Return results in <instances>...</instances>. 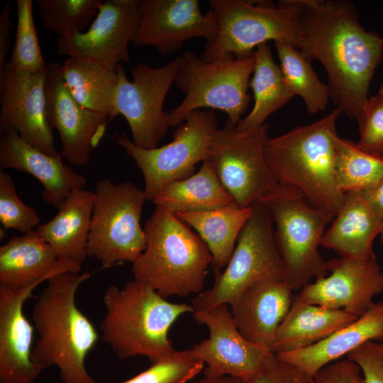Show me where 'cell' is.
<instances>
[{
	"label": "cell",
	"instance_id": "44",
	"mask_svg": "<svg viewBox=\"0 0 383 383\" xmlns=\"http://www.w3.org/2000/svg\"><path fill=\"white\" fill-rule=\"evenodd\" d=\"M194 383H245L241 379L231 376L209 377L197 379Z\"/></svg>",
	"mask_w": 383,
	"mask_h": 383
},
{
	"label": "cell",
	"instance_id": "36",
	"mask_svg": "<svg viewBox=\"0 0 383 383\" xmlns=\"http://www.w3.org/2000/svg\"><path fill=\"white\" fill-rule=\"evenodd\" d=\"M204 367V363L187 349L152 363L136 376L121 383H187Z\"/></svg>",
	"mask_w": 383,
	"mask_h": 383
},
{
	"label": "cell",
	"instance_id": "40",
	"mask_svg": "<svg viewBox=\"0 0 383 383\" xmlns=\"http://www.w3.org/2000/svg\"><path fill=\"white\" fill-rule=\"evenodd\" d=\"M309 376L294 365L273 354L261 371L248 383H312Z\"/></svg>",
	"mask_w": 383,
	"mask_h": 383
},
{
	"label": "cell",
	"instance_id": "31",
	"mask_svg": "<svg viewBox=\"0 0 383 383\" xmlns=\"http://www.w3.org/2000/svg\"><path fill=\"white\" fill-rule=\"evenodd\" d=\"M254 57L255 67L249 82L254 105L250 113L235 127L238 131H247L262 126L270 115L294 96L280 67L274 61L267 43L257 47Z\"/></svg>",
	"mask_w": 383,
	"mask_h": 383
},
{
	"label": "cell",
	"instance_id": "3",
	"mask_svg": "<svg viewBox=\"0 0 383 383\" xmlns=\"http://www.w3.org/2000/svg\"><path fill=\"white\" fill-rule=\"evenodd\" d=\"M335 108L320 120L268 138L265 155L277 182L301 194L313 206L333 216L345 199L335 177Z\"/></svg>",
	"mask_w": 383,
	"mask_h": 383
},
{
	"label": "cell",
	"instance_id": "43",
	"mask_svg": "<svg viewBox=\"0 0 383 383\" xmlns=\"http://www.w3.org/2000/svg\"><path fill=\"white\" fill-rule=\"evenodd\" d=\"M361 192L372 209L383 219V177L373 186Z\"/></svg>",
	"mask_w": 383,
	"mask_h": 383
},
{
	"label": "cell",
	"instance_id": "46",
	"mask_svg": "<svg viewBox=\"0 0 383 383\" xmlns=\"http://www.w3.org/2000/svg\"><path fill=\"white\" fill-rule=\"evenodd\" d=\"M379 235H380V238H381V241L383 243V226H382V231H381V233H380Z\"/></svg>",
	"mask_w": 383,
	"mask_h": 383
},
{
	"label": "cell",
	"instance_id": "23",
	"mask_svg": "<svg viewBox=\"0 0 383 383\" xmlns=\"http://www.w3.org/2000/svg\"><path fill=\"white\" fill-rule=\"evenodd\" d=\"M82 265L59 259L35 231L12 237L0 247V285L22 288L60 273H79Z\"/></svg>",
	"mask_w": 383,
	"mask_h": 383
},
{
	"label": "cell",
	"instance_id": "32",
	"mask_svg": "<svg viewBox=\"0 0 383 383\" xmlns=\"http://www.w3.org/2000/svg\"><path fill=\"white\" fill-rule=\"evenodd\" d=\"M280 69L292 93L300 96L310 113L326 109L330 96L328 85L319 79L311 60L295 46L275 42Z\"/></svg>",
	"mask_w": 383,
	"mask_h": 383
},
{
	"label": "cell",
	"instance_id": "28",
	"mask_svg": "<svg viewBox=\"0 0 383 383\" xmlns=\"http://www.w3.org/2000/svg\"><path fill=\"white\" fill-rule=\"evenodd\" d=\"M252 213V206L240 207L235 202L206 211L181 212L175 216L194 228L212 255L215 275L227 265L243 227Z\"/></svg>",
	"mask_w": 383,
	"mask_h": 383
},
{
	"label": "cell",
	"instance_id": "14",
	"mask_svg": "<svg viewBox=\"0 0 383 383\" xmlns=\"http://www.w3.org/2000/svg\"><path fill=\"white\" fill-rule=\"evenodd\" d=\"M141 17L140 0H106L87 31L60 36L57 52L69 57L87 59L116 71L121 62L131 65L128 45Z\"/></svg>",
	"mask_w": 383,
	"mask_h": 383
},
{
	"label": "cell",
	"instance_id": "30",
	"mask_svg": "<svg viewBox=\"0 0 383 383\" xmlns=\"http://www.w3.org/2000/svg\"><path fill=\"white\" fill-rule=\"evenodd\" d=\"M65 83L73 97L84 108L108 116H117L115 96L118 76L97 62L69 57L61 65Z\"/></svg>",
	"mask_w": 383,
	"mask_h": 383
},
{
	"label": "cell",
	"instance_id": "22",
	"mask_svg": "<svg viewBox=\"0 0 383 383\" xmlns=\"http://www.w3.org/2000/svg\"><path fill=\"white\" fill-rule=\"evenodd\" d=\"M0 170L11 168L33 175L43 185L41 196L58 209L75 189L84 187L86 178L62 160L23 140L14 131L0 133Z\"/></svg>",
	"mask_w": 383,
	"mask_h": 383
},
{
	"label": "cell",
	"instance_id": "16",
	"mask_svg": "<svg viewBox=\"0 0 383 383\" xmlns=\"http://www.w3.org/2000/svg\"><path fill=\"white\" fill-rule=\"evenodd\" d=\"M45 72L26 73L6 61L0 71V133L16 131L30 145L52 155V128L46 118Z\"/></svg>",
	"mask_w": 383,
	"mask_h": 383
},
{
	"label": "cell",
	"instance_id": "1",
	"mask_svg": "<svg viewBox=\"0 0 383 383\" xmlns=\"http://www.w3.org/2000/svg\"><path fill=\"white\" fill-rule=\"evenodd\" d=\"M297 48L318 60L328 76L330 99L357 120L368 99L374 70L383 58V36L366 30L354 5L341 0H297Z\"/></svg>",
	"mask_w": 383,
	"mask_h": 383
},
{
	"label": "cell",
	"instance_id": "38",
	"mask_svg": "<svg viewBox=\"0 0 383 383\" xmlns=\"http://www.w3.org/2000/svg\"><path fill=\"white\" fill-rule=\"evenodd\" d=\"M360 139L357 146L372 155L383 156V99L378 94L366 101L357 120Z\"/></svg>",
	"mask_w": 383,
	"mask_h": 383
},
{
	"label": "cell",
	"instance_id": "4",
	"mask_svg": "<svg viewBox=\"0 0 383 383\" xmlns=\"http://www.w3.org/2000/svg\"><path fill=\"white\" fill-rule=\"evenodd\" d=\"M103 302L102 340L121 360L144 356L152 362L174 352L169 331L179 317L193 313L192 304L170 302L148 285L133 279L122 288L111 285Z\"/></svg>",
	"mask_w": 383,
	"mask_h": 383
},
{
	"label": "cell",
	"instance_id": "34",
	"mask_svg": "<svg viewBox=\"0 0 383 383\" xmlns=\"http://www.w3.org/2000/svg\"><path fill=\"white\" fill-rule=\"evenodd\" d=\"M102 0H37L44 26L60 36L83 30L96 16Z\"/></svg>",
	"mask_w": 383,
	"mask_h": 383
},
{
	"label": "cell",
	"instance_id": "39",
	"mask_svg": "<svg viewBox=\"0 0 383 383\" xmlns=\"http://www.w3.org/2000/svg\"><path fill=\"white\" fill-rule=\"evenodd\" d=\"M360 368L362 383H383V342L369 341L347 355Z\"/></svg>",
	"mask_w": 383,
	"mask_h": 383
},
{
	"label": "cell",
	"instance_id": "15",
	"mask_svg": "<svg viewBox=\"0 0 383 383\" xmlns=\"http://www.w3.org/2000/svg\"><path fill=\"white\" fill-rule=\"evenodd\" d=\"M228 306L221 304L192 313L197 323L208 328L209 336L187 350L206 365L204 376H231L248 383L274 353L240 334Z\"/></svg>",
	"mask_w": 383,
	"mask_h": 383
},
{
	"label": "cell",
	"instance_id": "20",
	"mask_svg": "<svg viewBox=\"0 0 383 383\" xmlns=\"http://www.w3.org/2000/svg\"><path fill=\"white\" fill-rule=\"evenodd\" d=\"M40 284L0 285V383H33L43 370L31 360L35 328L23 311Z\"/></svg>",
	"mask_w": 383,
	"mask_h": 383
},
{
	"label": "cell",
	"instance_id": "25",
	"mask_svg": "<svg viewBox=\"0 0 383 383\" xmlns=\"http://www.w3.org/2000/svg\"><path fill=\"white\" fill-rule=\"evenodd\" d=\"M382 226L383 219L372 209L362 192H348L345 193L343 204L325 232L321 245L335 251L340 257L376 258L372 244Z\"/></svg>",
	"mask_w": 383,
	"mask_h": 383
},
{
	"label": "cell",
	"instance_id": "45",
	"mask_svg": "<svg viewBox=\"0 0 383 383\" xmlns=\"http://www.w3.org/2000/svg\"><path fill=\"white\" fill-rule=\"evenodd\" d=\"M377 94L383 99V84L381 86Z\"/></svg>",
	"mask_w": 383,
	"mask_h": 383
},
{
	"label": "cell",
	"instance_id": "17",
	"mask_svg": "<svg viewBox=\"0 0 383 383\" xmlns=\"http://www.w3.org/2000/svg\"><path fill=\"white\" fill-rule=\"evenodd\" d=\"M45 89L47 121L60 137L62 157L74 165H87L111 119L84 108L73 97L57 62L47 65Z\"/></svg>",
	"mask_w": 383,
	"mask_h": 383
},
{
	"label": "cell",
	"instance_id": "26",
	"mask_svg": "<svg viewBox=\"0 0 383 383\" xmlns=\"http://www.w3.org/2000/svg\"><path fill=\"white\" fill-rule=\"evenodd\" d=\"M94 199V191L84 188L74 190L57 214L35 228L59 259L72 260L81 265L84 262Z\"/></svg>",
	"mask_w": 383,
	"mask_h": 383
},
{
	"label": "cell",
	"instance_id": "33",
	"mask_svg": "<svg viewBox=\"0 0 383 383\" xmlns=\"http://www.w3.org/2000/svg\"><path fill=\"white\" fill-rule=\"evenodd\" d=\"M335 171L338 185L344 194L362 191L383 177V158L361 150L353 141L338 136Z\"/></svg>",
	"mask_w": 383,
	"mask_h": 383
},
{
	"label": "cell",
	"instance_id": "27",
	"mask_svg": "<svg viewBox=\"0 0 383 383\" xmlns=\"http://www.w3.org/2000/svg\"><path fill=\"white\" fill-rule=\"evenodd\" d=\"M358 317L342 309L294 299L277 331L273 353L295 351L325 339Z\"/></svg>",
	"mask_w": 383,
	"mask_h": 383
},
{
	"label": "cell",
	"instance_id": "5",
	"mask_svg": "<svg viewBox=\"0 0 383 383\" xmlns=\"http://www.w3.org/2000/svg\"><path fill=\"white\" fill-rule=\"evenodd\" d=\"M146 246L132 264L134 279L164 298L199 294L212 255L204 241L174 213L160 206L147 221Z\"/></svg>",
	"mask_w": 383,
	"mask_h": 383
},
{
	"label": "cell",
	"instance_id": "11",
	"mask_svg": "<svg viewBox=\"0 0 383 383\" xmlns=\"http://www.w3.org/2000/svg\"><path fill=\"white\" fill-rule=\"evenodd\" d=\"M268 126L238 131L228 118L209 143V160L223 186L240 207H249L281 192L267 162Z\"/></svg>",
	"mask_w": 383,
	"mask_h": 383
},
{
	"label": "cell",
	"instance_id": "6",
	"mask_svg": "<svg viewBox=\"0 0 383 383\" xmlns=\"http://www.w3.org/2000/svg\"><path fill=\"white\" fill-rule=\"evenodd\" d=\"M244 0H211L218 29L206 41L201 59L212 62L245 58L254 55L257 46L269 40L284 42L298 47L300 31L297 0L255 5Z\"/></svg>",
	"mask_w": 383,
	"mask_h": 383
},
{
	"label": "cell",
	"instance_id": "7",
	"mask_svg": "<svg viewBox=\"0 0 383 383\" xmlns=\"http://www.w3.org/2000/svg\"><path fill=\"white\" fill-rule=\"evenodd\" d=\"M174 83L185 94L182 102L168 113L170 127L179 126L193 111L218 109L236 126L250 101L248 93L255 67V57L207 62L193 52L185 51Z\"/></svg>",
	"mask_w": 383,
	"mask_h": 383
},
{
	"label": "cell",
	"instance_id": "12",
	"mask_svg": "<svg viewBox=\"0 0 383 383\" xmlns=\"http://www.w3.org/2000/svg\"><path fill=\"white\" fill-rule=\"evenodd\" d=\"M216 128L214 111L198 109L177 126L172 140L161 147H138L124 133L111 138L135 162L143 176L146 201L152 202L167 185L190 177L197 163L209 160L210 140Z\"/></svg>",
	"mask_w": 383,
	"mask_h": 383
},
{
	"label": "cell",
	"instance_id": "41",
	"mask_svg": "<svg viewBox=\"0 0 383 383\" xmlns=\"http://www.w3.org/2000/svg\"><path fill=\"white\" fill-rule=\"evenodd\" d=\"M312 383H362V375L360 367L347 358L324 367L313 377Z\"/></svg>",
	"mask_w": 383,
	"mask_h": 383
},
{
	"label": "cell",
	"instance_id": "9",
	"mask_svg": "<svg viewBox=\"0 0 383 383\" xmlns=\"http://www.w3.org/2000/svg\"><path fill=\"white\" fill-rule=\"evenodd\" d=\"M94 194L87 257H95L104 268L123 262L133 264L146 246L140 226L146 201L143 190L131 182L102 179L96 184Z\"/></svg>",
	"mask_w": 383,
	"mask_h": 383
},
{
	"label": "cell",
	"instance_id": "24",
	"mask_svg": "<svg viewBox=\"0 0 383 383\" xmlns=\"http://www.w3.org/2000/svg\"><path fill=\"white\" fill-rule=\"evenodd\" d=\"M369 341L383 342V301L374 303L362 316L321 341L276 355L313 377L326 365Z\"/></svg>",
	"mask_w": 383,
	"mask_h": 383
},
{
	"label": "cell",
	"instance_id": "47",
	"mask_svg": "<svg viewBox=\"0 0 383 383\" xmlns=\"http://www.w3.org/2000/svg\"><path fill=\"white\" fill-rule=\"evenodd\" d=\"M382 157L383 158V156Z\"/></svg>",
	"mask_w": 383,
	"mask_h": 383
},
{
	"label": "cell",
	"instance_id": "29",
	"mask_svg": "<svg viewBox=\"0 0 383 383\" xmlns=\"http://www.w3.org/2000/svg\"><path fill=\"white\" fill-rule=\"evenodd\" d=\"M152 202L174 213L210 211L235 203L210 160L203 162L190 177L167 185Z\"/></svg>",
	"mask_w": 383,
	"mask_h": 383
},
{
	"label": "cell",
	"instance_id": "35",
	"mask_svg": "<svg viewBox=\"0 0 383 383\" xmlns=\"http://www.w3.org/2000/svg\"><path fill=\"white\" fill-rule=\"evenodd\" d=\"M17 26L11 64L26 73L46 71L35 27L32 0H16Z\"/></svg>",
	"mask_w": 383,
	"mask_h": 383
},
{
	"label": "cell",
	"instance_id": "13",
	"mask_svg": "<svg viewBox=\"0 0 383 383\" xmlns=\"http://www.w3.org/2000/svg\"><path fill=\"white\" fill-rule=\"evenodd\" d=\"M182 61L179 57L158 68L139 63L132 68V81L128 79L123 65L117 66L116 112L127 121L137 146L155 148L165 135L170 126L164 101Z\"/></svg>",
	"mask_w": 383,
	"mask_h": 383
},
{
	"label": "cell",
	"instance_id": "2",
	"mask_svg": "<svg viewBox=\"0 0 383 383\" xmlns=\"http://www.w3.org/2000/svg\"><path fill=\"white\" fill-rule=\"evenodd\" d=\"M91 276L90 272H65L50 277L33 309L38 338L31 360L43 370L55 366L62 383H98L85 366L98 333L75 300L79 287Z\"/></svg>",
	"mask_w": 383,
	"mask_h": 383
},
{
	"label": "cell",
	"instance_id": "19",
	"mask_svg": "<svg viewBox=\"0 0 383 383\" xmlns=\"http://www.w3.org/2000/svg\"><path fill=\"white\" fill-rule=\"evenodd\" d=\"M141 17L132 45L152 46L162 55L181 49L185 41L215 37V13L201 12L197 0H140Z\"/></svg>",
	"mask_w": 383,
	"mask_h": 383
},
{
	"label": "cell",
	"instance_id": "21",
	"mask_svg": "<svg viewBox=\"0 0 383 383\" xmlns=\"http://www.w3.org/2000/svg\"><path fill=\"white\" fill-rule=\"evenodd\" d=\"M284 281L263 280L246 289L231 305L233 320L250 343L272 353L277 331L294 298Z\"/></svg>",
	"mask_w": 383,
	"mask_h": 383
},
{
	"label": "cell",
	"instance_id": "18",
	"mask_svg": "<svg viewBox=\"0 0 383 383\" xmlns=\"http://www.w3.org/2000/svg\"><path fill=\"white\" fill-rule=\"evenodd\" d=\"M330 274L309 282L294 299L333 309H342L357 317L374 303L383 291V271L376 258L357 260L340 257L326 262Z\"/></svg>",
	"mask_w": 383,
	"mask_h": 383
},
{
	"label": "cell",
	"instance_id": "42",
	"mask_svg": "<svg viewBox=\"0 0 383 383\" xmlns=\"http://www.w3.org/2000/svg\"><path fill=\"white\" fill-rule=\"evenodd\" d=\"M11 3L6 4L0 14V71L2 70L10 49V33L13 25L10 18Z\"/></svg>",
	"mask_w": 383,
	"mask_h": 383
},
{
	"label": "cell",
	"instance_id": "8",
	"mask_svg": "<svg viewBox=\"0 0 383 383\" xmlns=\"http://www.w3.org/2000/svg\"><path fill=\"white\" fill-rule=\"evenodd\" d=\"M252 215L240 232L224 270L215 275L211 288L192 299L194 311L221 304L231 306L246 289L260 281L286 282L284 265L276 243L270 213L260 202L252 204Z\"/></svg>",
	"mask_w": 383,
	"mask_h": 383
},
{
	"label": "cell",
	"instance_id": "37",
	"mask_svg": "<svg viewBox=\"0 0 383 383\" xmlns=\"http://www.w3.org/2000/svg\"><path fill=\"white\" fill-rule=\"evenodd\" d=\"M40 221L37 212L19 198L11 175L0 170V222L4 230L25 234L36 228Z\"/></svg>",
	"mask_w": 383,
	"mask_h": 383
},
{
	"label": "cell",
	"instance_id": "10",
	"mask_svg": "<svg viewBox=\"0 0 383 383\" xmlns=\"http://www.w3.org/2000/svg\"><path fill=\"white\" fill-rule=\"evenodd\" d=\"M262 203L276 226L275 240L284 265L287 283L294 291H299L312 279L326 276V262L318 246L326 226L334 216L287 188Z\"/></svg>",
	"mask_w": 383,
	"mask_h": 383
}]
</instances>
